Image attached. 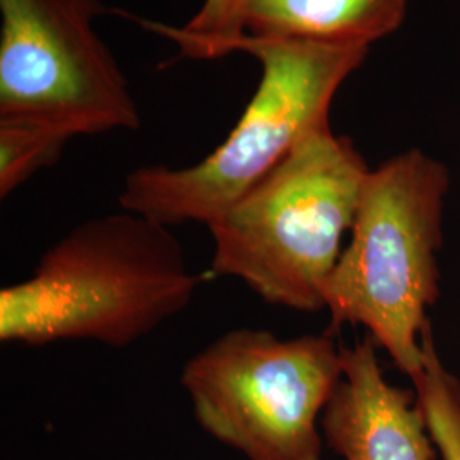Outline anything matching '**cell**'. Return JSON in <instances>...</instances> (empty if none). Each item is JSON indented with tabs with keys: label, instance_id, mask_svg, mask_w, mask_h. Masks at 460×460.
Returning <instances> with one entry per match:
<instances>
[{
	"label": "cell",
	"instance_id": "1",
	"mask_svg": "<svg viewBox=\"0 0 460 460\" xmlns=\"http://www.w3.org/2000/svg\"><path fill=\"white\" fill-rule=\"evenodd\" d=\"M199 285L171 227L125 210L96 217L0 290V341L125 348L182 313Z\"/></svg>",
	"mask_w": 460,
	"mask_h": 460
},
{
	"label": "cell",
	"instance_id": "2",
	"mask_svg": "<svg viewBox=\"0 0 460 460\" xmlns=\"http://www.w3.org/2000/svg\"><path fill=\"white\" fill-rule=\"evenodd\" d=\"M370 169L353 140L331 125L307 135L207 226L212 271L241 279L266 304L324 311V288Z\"/></svg>",
	"mask_w": 460,
	"mask_h": 460
},
{
	"label": "cell",
	"instance_id": "3",
	"mask_svg": "<svg viewBox=\"0 0 460 460\" xmlns=\"http://www.w3.org/2000/svg\"><path fill=\"white\" fill-rule=\"evenodd\" d=\"M448 190V167L421 148L370 169L351 239L324 288L331 326H363L411 380L423 368L428 311L440 296Z\"/></svg>",
	"mask_w": 460,
	"mask_h": 460
},
{
	"label": "cell",
	"instance_id": "4",
	"mask_svg": "<svg viewBox=\"0 0 460 460\" xmlns=\"http://www.w3.org/2000/svg\"><path fill=\"white\" fill-rule=\"evenodd\" d=\"M252 55L261 79L224 144L197 164L144 165L127 174L119 207L167 227L208 226L263 180L307 135L329 125L341 85L370 49L244 34L235 49Z\"/></svg>",
	"mask_w": 460,
	"mask_h": 460
},
{
	"label": "cell",
	"instance_id": "5",
	"mask_svg": "<svg viewBox=\"0 0 460 460\" xmlns=\"http://www.w3.org/2000/svg\"><path fill=\"white\" fill-rule=\"evenodd\" d=\"M341 377L343 346L329 336L237 328L184 363L181 385L198 425L247 460H321V420Z\"/></svg>",
	"mask_w": 460,
	"mask_h": 460
},
{
	"label": "cell",
	"instance_id": "6",
	"mask_svg": "<svg viewBox=\"0 0 460 460\" xmlns=\"http://www.w3.org/2000/svg\"><path fill=\"white\" fill-rule=\"evenodd\" d=\"M101 0H0V119L64 132L138 130L142 116L94 21Z\"/></svg>",
	"mask_w": 460,
	"mask_h": 460
},
{
	"label": "cell",
	"instance_id": "7",
	"mask_svg": "<svg viewBox=\"0 0 460 460\" xmlns=\"http://www.w3.org/2000/svg\"><path fill=\"white\" fill-rule=\"evenodd\" d=\"M377 348L368 334L343 346V377L321 420L324 444L343 460H435L416 395L385 378Z\"/></svg>",
	"mask_w": 460,
	"mask_h": 460
},
{
	"label": "cell",
	"instance_id": "8",
	"mask_svg": "<svg viewBox=\"0 0 460 460\" xmlns=\"http://www.w3.org/2000/svg\"><path fill=\"white\" fill-rule=\"evenodd\" d=\"M411 0H247L252 38L370 49L399 31Z\"/></svg>",
	"mask_w": 460,
	"mask_h": 460
},
{
	"label": "cell",
	"instance_id": "9",
	"mask_svg": "<svg viewBox=\"0 0 460 460\" xmlns=\"http://www.w3.org/2000/svg\"><path fill=\"white\" fill-rule=\"evenodd\" d=\"M247 0H203L197 14L184 26H167L127 14L152 33L174 41L182 58L217 60L234 53L246 34L244 11Z\"/></svg>",
	"mask_w": 460,
	"mask_h": 460
},
{
	"label": "cell",
	"instance_id": "10",
	"mask_svg": "<svg viewBox=\"0 0 460 460\" xmlns=\"http://www.w3.org/2000/svg\"><path fill=\"white\" fill-rule=\"evenodd\" d=\"M423 348V368L411 380L414 395L442 460H460V380L442 360L431 324Z\"/></svg>",
	"mask_w": 460,
	"mask_h": 460
},
{
	"label": "cell",
	"instance_id": "11",
	"mask_svg": "<svg viewBox=\"0 0 460 460\" xmlns=\"http://www.w3.org/2000/svg\"><path fill=\"white\" fill-rule=\"evenodd\" d=\"M72 138L45 123L0 119V198L11 197L36 172L57 164Z\"/></svg>",
	"mask_w": 460,
	"mask_h": 460
}]
</instances>
